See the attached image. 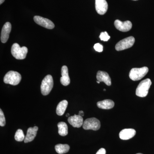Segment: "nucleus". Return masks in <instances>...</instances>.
<instances>
[{
    "label": "nucleus",
    "mask_w": 154,
    "mask_h": 154,
    "mask_svg": "<svg viewBox=\"0 0 154 154\" xmlns=\"http://www.w3.org/2000/svg\"><path fill=\"white\" fill-rule=\"evenodd\" d=\"M28 52L27 47L25 46L21 47L18 43H14L11 48V54L17 59H24L26 58Z\"/></svg>",
    "instance_id": "nucleus-1"
},
{
    "label": "nucleus",
    "mask_w": 154,
    "mask_h": 154,
    "mask_svg": "<svg viewBox=\"0 0 154 154\" xmlns=\"http://www.w3.org/2000/svg\"><path fill=\"white\" fill-rule=\"evenodd\" d=\"M22 76L18 72L10 71L5 76L4 82L7 84H10L12 85H17L21 82Z\"/></svg>",
    "instance_id": "nucleus-2"
},
{
    "label": "nucleus",
    "mask_w": 154,
    "mask_h": 154,
    "mask_svg": "<svg viewBox=\"0 0 154 154\" xmlns=\"http://www.w3.org/2000/svg\"><path fill=\"white\" fill-rule=\"evenodd\" d=\"M151 85V81L150 79H147L142 81L137 88L136 91L137 96L140 97L147 96Z\"/></svg>",
    "instance_id": "nucleus-3"
},
{
    "label": "nucleus",
    "mask_w": 154,
    "mask_h": 154,
    "mask_svg": "<svg viewBox=\"0 0 154 154\" xmlns=\"http://www.w3.org/2000/svg\"><path fill=\"white\" fill-rule=\"evenodd\" d=\"M53 79L51 75H48L45 77L42 82L41 91L42 94L46 96L50 93L53 88Z\"/></svg>",
    "instance_id": "nucleus-4"
},
{
    "label": "nucleus",
    "mask_w": 154,
    "mask_h": 154,
    "mask_svg": "<svg viewBox=\"0 0 154 154\" xmlns=\"http://www.w3.org/2000/svg\"><path fill=\"white\" fill-rule=\"evenodd\" d=\"M148 71L149 69L147 67H143L140 68H134L131 69L130 72L129 77L133 81H138L143 78Z\"/></svg>",
    "instance_id": "nucleus-5"
},
{
    "label": "nucleus",
    "mask_w": 154,
    "mask_h": 154,
    "mask_svg": "<svg viewBox=\"0 0 154 154\" xmlns=\"http://www.w3.org/2000/svg\"><path fill=\"white\" fill-rule=\"evenodd\" d=\"M135 42V38L133 36H129L119 42L116 45L115 48L117 51L124 50L132 47Z\"/></svg>",
    "instance_id": "nucleus-6"
},
{
    "label": "nucleus",
    "mask_w": 154,
    "mask_h": 154,
    "mask_svg": "<svg viewBox=\"0 0 154 154\" xmlns=\"http://www.w3.org/2000/svg\"><path fill=\"white\" fill-rule=\"evenodd\" d=\"M101 127V123L99 119L96 118H88L84 122L83 128L85 130H98Z\"/></svg>",
    "instance_id": "nucleus-7"
},
{
    "label": "nucleus",
    "mask_w": 154,
    "mask_h": 154,
    "mask_svg": "<svg viewBox=\"0 0 154 154\" xmlns=\"http://www.w3.org/2000/svg\"><path fill=\"white\" fill-rule=\"evenodd\" d=\"M34 22L36 24L47 29H52L54 28V25L49 19L40 16H35L33 18Z\"/></svg>",
    "instance_id": "nucleus-8"
},
{
    "label": "nucleus",
    "mask_w": 154,
    "mask_h": 154,
    "mask_svg": "<svg viewBox=\"0 0 154 154\" xmlns=\"http://www.w3.org/2000/svg\"><path fill=\"white\" fill-rule=\"evenodd\" d=\"M114 25L116 28L122 32H127L132 28V23L129 21L122 22L119 20H115Z\"/></svg>",
    "instance_id": "nucleus-9"
},
{
    "label": "nucleus",
    "mask_w": 154,
    "mask_h": 154,
    "mask_svg": "<svg viewBox=\"0 0 154 154\" xmlns=\"http://www.w3.org/2000/svg\"><path fill=\"white\" fill-rule=\"evenodd\" d=\"M95 8L98 14L104 15L107 12L108 5L106 0H96Z\"/></svg>",
    "instance_id": "nucleus-10"
},
{
    "label": "nucleus",
    "mask_w": 154,
    "mask_h": 154,
    "mask_svg": "<svg viewBox=\"0 0 154 154\" xmlns=\"http://www.w3.org/2000/svg\"><path fill=\"white\" fill-rule=\"evenodd\" d=\"M12 26L11 23L6 22L3 26L1 33V40L2 43H6L8 39Z\"/></svg>",
    "instance_id": "nucleus-11"
},
{
    "label": "nucleus",
    "mask_w": 154,
    "mask_h": 154,
    "mask_svg": "<svg viewBox=\"0 0 154 154\" xmlns=\"http://www.w3.org/2000/svg\"><path fill=\"white\" fill-rule=\"evenodd\" d=\"M68 121L71 125L75 128L81 127L84 123L82 116L79 115L69 116L68 119Z\"/></svg>",
    "instance_id": "nucleus-12"
},
{
    "label": "nucleus",
    "mask_w": 154,
    "mask_h": 154,
    "mask_svg": "<svg viewBox=\"0 0 154 154\" xmlns=\"http://www.w3.org/2000/svg\"><path fill=\"white\" fill-rule=\"evenodd\" d=\"M136 131L132 128H126L122 130L119 133L120 138L123 140H128L132 138L135 135Z\"/></svg>",
    "instance_id": "nucleus-13"
},
{
    "label": "nucleus",
    "mask_w": 154,
    "mask_h": 154,
    "mask_svg": "<svg viewBox=\"0 0 154 154\" xmlns=\"http://www.w3.org/2000/svg\"><path fill=\"white\" fill-rule=\"evenodd\" d=\"M96 79L97 81L100 82H104L107 86L111 85V79L106 72L99 71L97 72Z\"/></svg>",
    "instance_id": "nucleus-14"
},
{
    "label": "nucleus",
    "mask_w": 154,
    "mask_h": 154,
    "mask_svg": "<svg viewBox=\"0 0 154 154\" xmlns=\"http://www.w3.org/2000/svg\"><path fill=\"white\" fill-rule=\"evenodd\" d=\"M61 75L60 82L63 86H66L69 85L70 79L69 75L68 69L66 66H63L61 68Z\"/></svg>",
    "instance_id": "nucleus-15"
},
{
    "label": "nucleus",
    "mask_w": 154,
    "mask_h": 154,
    "mask_svg": "<svg viewBox=\"0 0 154 154\" xmlns=\"http://www.w3.org/2000/svg\"><path fill=\"white\" fill-rule=\"evenodd\" d=\"M38 130V127L34 126L33 127H30L27 131V134L25 136L24 142L25 143L30 142L33 141L36 137L37 131Z\"/></svg>",
    "instance_id": "nucleus-16"
},
{
    "label": "nucleus",
    "mask_w": 154,
    "mask_h": 154,
    "mask_svg": "<svg viewBox=\"0 0 154 154\" xmlns=\"http://www.w3.org/2000/svg\"><path fill=\"white\" fill-rule=\"evenodd\" d=\"M97 106L102 109H110L114 106V102L110 99H105L97 102Z\"/></svg>",
    "instance_id": "nucleus-17"
},
{
    "label": "nucleus",
    "mask_w": 154,
    "mask_h": 154,
    "mask_svg": "<svg viewBox=\"0 0 154 154\" xmlns=\"http://www.w3.org/2000/svg\"><path fill=\"white\" fill-rule=\"evenodd\" d=\"M68 103L67 100H64L58 104L56 108V113L58 115H63L67 107Z\"/></svg>",
    "instance_id": "nucleus-18"
},
{
    "label": "nucleus",
    "mask_w": 154,
    "mask_h": 154,
    "mask_svg": "<svg viewBox=\"0 0 154 154\" xmlns=\"http://www.w3.org/2000/svg\"><path fill=\"white\" fill-rule=\"evenodd\" d=\"M58 133L61 136H65L68 134V126L65 122H59L57 124Z\"/></svg>",
    "instance_id": "nucleus-19"
},
{
    "label": "nucleus",
    "mask_w": 154,
    "mask_h": 154,
    "mask_svg": "<svg viewBox=\"0 0 154 154\" xmlns=\"http://www.w3.org/2000/svg\"><path fill=\"white\" fill-rule=\"evenodd\" d=\"M56 151L60 154L66 153L69 152L70 149L69 146L68 144H58L55 146Z\"/></svg>",
    "instance_id": "nucleus-20"
},
{
    "label": "nucleus",
    "mask_w": 154,
    "mask_h": 154,
    "mask_svg": "<svg viewBox=\"0 0 154 154\" xmlns=\"http://www.w3.org/2000/svg\"><path fill=\"white\" fill-rule=\"evenodd\" d=\"M25 134L22 129L17 130L15 135V139L16 140L19 142L25 140Z\"/></svg>",
    "instance_id": "nucleus-21"
},
{
    "label": "nucleus",
    "mask_w": 154,
    "mask_h": 154,
    "mask_svg": "<svg viewBox=\"0 0 154 154\" xmlns=\"http://www.w3.org/2000/svg\"><path fill=\"white\" fill-rule=\"evenodd\" d=\"M99 38L102 41H107L110 38V36H109L108 33L106 31L102 32L99 36Z\"/></svg>",
    "instance_id": "nucleus-22"
},
{
    "label": "nucleus",
    "mask_w": 154,
    "mask_h": 154,
    "mask_svg": "<svg viewBox=\"0 0 154 154\" xmlns=\"http://www.w3.org/2000/svg\"><path fill=\"white\" fill-rule=\"evenodd\" d=\"M6 124L5 118L2 109H0V125L5 126Z\"/></svg>",
    "instance_id": "nucleus-23"
},
{
    "label": "nucleus",
    "mask_w": 154,
    "mask_h": 154,
    "mask_svg": "<svg viewBox=\"0 0 154 154\" xmlns=\"http://www.w3.org/2000/svg\"><path fill=\"white\" fill-rule=\"evenodd\" d=\"M94 48L96 51L101 52L103 51V46L100 43H96L94 46Z\"/></svg>",
    "instance_id": "nucleus-24"
},
{
    "label": "nucleus",
    "mask_w": 154,
    "mask_h": 154,
    "mask_svg": "<svg viewBox=\"0 0 154 154\" xmlns=\"http://www.w3.org/2000/svg\"><path fill=\"white\" fill-rule=\"evenodd\" d=\"M96 154H106V150L104 148L100 149Z\"/></svg>",
    "instance_id": "nucleus-25"
},
{
    "label": "nucleus",
    "mask_w": 154,
    "mask_h": 154,
    "mask_svg": "<svg viewBox=\"0 0 154 154\" xmlns=\"http://www.w3.org/2000/svg\"><path fill=\"white\" fill-rule=\"evenodd\" d=\"M79 115H80V116H84V111L81 110L79 112Z\"/></svg>",
    "instance_id": "nucleus-26"
},
{
    "label": "nucleus",
    "mask_w": 154,
    "mask_h": 154,
    "mask_svg": "<svg viewBox=\"0 0 154 154\" xmlns=\"http://www.w3.org/2000/svg\"><path fill=\"white\" fill-rule=\"evenodd\" d=\"M5 1V0H0V4L2 5V3L4 2Z\"/></svg>",
    "instance_id": "nucleus-27"
},
{
    "label": "nucleus",
    "mask_w": 154,
    "mask_h": 154,
    "mask_svg": "<svg viewBox=\"0 0 154 154\" xmlns=\"http://www.w3.org/2000/svg\"><path fill=\"white\" fill-rule=\"evenodd\" d=\"M70 116V114H69V113H68L66 115V117H68V116Z\"/></svg>",
    "instance_id": "nucleus-28"
},
{
    "label": "nucleus",
    "mask_w": 154,
    "mask_h": 154,
    "mask_svg": "<svg viewBox=\"0 0 154 154\" xmlns=\"http://www.w3.org/2000/svg\"><path fill=\"white\" fill-rule=\"evenodd\" d=\"M100 82H99V81H97V83H98V84H99L100 83Z\"/></svg>",
    "instance_id": "nucleus-29"
},
{
    "label": "nucleus",
    "mask_w": 154,
    "mask_h": 154,
    "mask_svg": "<svg viewBox=\"0 0 154 154\" xmlns=\"http://www.w3.org/2000/svg\"><path fill=\"white\" fill-rule=\"evenodd\" d=\"M104 91H106V90H105V89H104Z\"/></svg>",
    "instance_id": "nucleus-30"
},
{
    "label": "nucleus",
    "mask_w": 154,
    "mask_h": 154,
    "mask_svg": "<svg viewBox=\"0 0 154 154\" xmlns=\"http://www.w3.org/2000/svg\"><path fill=\"white\" fill-rule=\"evenodd\" d=\"M142 154V153H137V154Z\"/></svg>",
    "instance_id": "nucleus-31"
},
{
    "label": "nucleus",
    "mask_w": 154,
    "mask_h": 154,
    "mask_svg": "<svg viewBox=\"0 0 154 154\" xmlns=\"http://www.w3.org/2000/svg\"><path fill=\"white\" fill-rule=\"evenodd\" d=\"M134 1H137V0H134Z\"/></svg>",
    "instance_id": "nucleus-32"
}]
</instances>
